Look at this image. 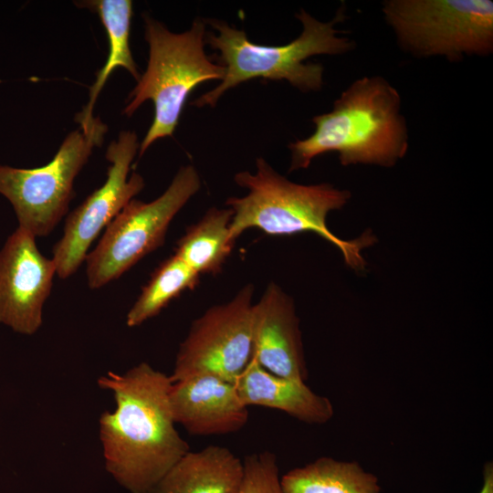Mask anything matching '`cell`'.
Wrapping results in <instances>:
<instances>
[{
	"mask_svg": "<svg viewBox=\"0 0 493 493\" xmlns=\"http://www.w3.org/2000/svg\"><path fill=\"white\" fill-rule=\"evenodd\" d=\"M302 24L301 34L283 46H264L251 42L243 30L226 22L206 20L217 34L206 33L205 43L219 52V61L225 68L220 83L191 102L195 107H215L228 89L253 79L287 80L302 92L319 91L323 85V67L319 63H305L317 55H342L351 51L355 43L340 37L334 26L342 22V5L330 22H321L305 10L296 14Z\"/></svg>",
	"mask_w": 493,
	"mask_h": 493,
	"instance_id": "cell-4",
	"label": "cell"
},
{
	"mask_svg": "<svg viewBox=\"0 0 493 493\" xmlns=\"http://www.w3.org/2000/svg\"><path fill=\"white\" fill-rule=\"evenodd\" d=\"M382 10L400 47L414 57L457 62L493 51L490 0H387Z\"/></svg>",
	"mask_w": 493,
	"mask_h": 493,
	"instance_id": "cell-6",
	"label": "cell"
},
{
	"mask_svg": "<svg viewBox=\"0 0 493 493\" xmlns=\"http://www.w3.org/2000/svg\"><path fill=\"white\" fill-rule=\"evenodd\" d=\"M257 171L239 172L235 182L247 190L242 197H230L226 205L232 209L229 238L236 242L246 230L257 228L272 236H287L303 232L315 233L331 243L342 254L344 262L352 269L363 270L366 262L362 250L372 246L375 236L366 231L358 238L343 240L327 226L330 212L341 209L351 193L332 184H299L276 172L265 159L256 161Z\"/></svg>",
	"mask_w": 493,
	"mask_h": 493,
	"instance_id": "cell-3",
	"label": "cell"
},
{
	"mask_svg": "<svg viewBox=\"0 0 493 493\" xmlns=\"http://www.w3.org/2000/svg\"><path fill=\"white\" fill-rule=\"evenodd\" d=\"M251 358L275 375L305 382L308 379L293 299L274 282L254 303Z\"/></svg>",
	"mask_w": 493,
	"mask_h": 493,
	"instance_id": "cell-12",
	"label": "cell"
},
{
	"mask_svg": "<svg viewBox=\"0 0 493 493\" xmlns=\"http://www.w3.org/2000/svg\"><path fill=\"white\" fill-rule=\"evenodd\" d=\"M282 493H381L377 477L356 461L322 456L280 477Z\"/></svg>",
	"mask_w": 493,
	"mask_h": 493,
	"instance_id": "cell-17",
	"label": "cell"
},
{
	"mask_svg": "<svg viewBox=\"0 0 493 493\" xmlns=\"http://www.w3.org/2000/svg\"><path fill=\"white\" fill-rule=\"evenodd\" d=\"M398 90L381 76L353 81L330 112L313 117L314 132L288 144L289 172L306 169L326 152L341 165L393 167L406 154L408 129Z\"/></svg>",
	"mask_w": 493,
	"mask_h": 493,
	"instance_id": "cell-2",
	"label": "cell"
},
{
	"mask_svg": "<svg viewBox=\"0 0 493 493\" xmlns=\"http://www.w3.org/2000/svg\"><path fill=\"white\" fill-rule=\"evenodd\" d=\"M240 493H282L278 459L270 451L252 453L243 459Z\"/></svg>",
	"mask_w": 493,
	"mask_h": 493,
	"instance_id": "cell-20",
	"label": "cell"
},
{
	"mask_svg": "<svg viewBox=\"0 0 493 493\" xmlns=\"http://www.w3.org/2000/svg\"><path fill=\"white\" fill-rule=\"evenodd\" d=\"M483 482L478 493H493V464L488 461L483 467Z\"/></svg>",
	"mask_w": 493,
	"mask_h": 493,
	"instance_id": "cell-21",
	"label": "cell"
},
{
	"mask_svg": "<svg viewBox=\"0 0 493 493\" xmlns=\"http://www.w3.org/2000/svg\"><path fill=\"white\" fill-rule=\"evenodd\" d=\"M98 14L107 32L109 54L104 66L89 89V100L82 111L76 115L79 124H88L94 117V104L108 78L116 68H123L138 81L140 73L130 47L132 2L130 0H89L77 2Z\"/></svg>",
	"mask_w": 493,
	"mask_h": 493,
	"instance_id": "cell-16",
	"label": "cell"
},
{
	"mask_svg": "<svg viewBox=\"0 0 493 493\" xmlns=\"http://www.w3.org/2000/svg\"><path fill=\"white\" fill-rule=\"evenodd\" d=\"M144 23L148 65L123 110V114L131 116L148 100L154 105L153 121L140 143L139 157L155 141L173 136L185 101L197 86L221 80L225 74L224 67L214 63L205 51L203 19H194L191 28L183 33L169 31L151 16H145Z\"/></svg>",
	"mask_w": 493,
	"mask_h": 493,
	"instance_id": "cell-5",
	"label": "cell"
},
{
	"mask_svg": "<svg viewBox=\"0 0 493 493\" xmlns=\"http://www.w3.org/2000/svg\"><path fill=\"white\" fill-rule=\"evenodd\" d=\"M200 275L175 254L163 260L152 272L129 310L126 324L137 327L158 315L184 291L194 289Z\"/></svg>",
	"mask_w": 493,
	"mask_h": 493,
	"instance_id": "cell-19",
	"label": "cell"
},
{
	"mask_svg": "<svg viewBox=\"0 0 493 493\" xmlns=\"http://www.w3.org/2000/svg\"><path fill=\"white\" fill-rule=\"evenodd\" d=\"M56 274L36 236L17 226L0 250V323L20 334L36 333Z\"/></svg>",
	"mask_w": 493,
	"mask_h": 493,
	"instance_id": "cell-11",
	"label": "cell"
},
{
	"mask_svg": "<svg viewBox=\"0 0 493 493\" xmlns=\"http://www.w3.org/2000/svg\"><path fill=\"white\" fill-rule=\"evenodd\" d=\"M107 130L94 117L67 135L48 163L32 169L0 165V194L12 205L19 227L36 237L52 232L68 210L76 176Z\"/></svg>",
	"mask_w": 493,
	"mask_h": 493,
	"instance_id": "cell-7",
	"label": "cell"
},
{
	"mask_svg": "<svg viewBox=\"0 0 493 493\" xmlns=\"http://www.w3.org/2000/svg\"><path fill=\"white\" fill-rule=\"evenodd\" d=\"M171 384L170 376L147 362L98 379L116 402L115 411L99 419L105 468L130 493H143L191 451L175 428Z\"/></svg>",
	"mask_w": 493,
	"mask_h": 493,
	"instance_id": "cell-1",
	"label": "cell"
},
{
	"mask_svg": "<svg viewBox=\"0 0 493 493\" xmlns=\"http://www.w3.org/2000/svg\"><path fill=\"white\" fill-rule=\"evenodd\" d=\"M245 405L282 411L306 424L323 425L334 414L329 398L313 392L305 381L275 375L253 358L235 382Z\"/></svg>",
	"mask_w": 493,
	"mask_h": 493,
	"instance_id": "cell-14",
	"label": "cell"
},
{
	"mask_svg": "<svg viewBox=\"0 0 493 493\" xmlns=\"http://www.w3.org/2000/svg\"><path fill=\"white\" fill-rule=\"evenodd\" d=\"M169 404L175 424L194 435L236 433L248 421V407L235 383L210 374L173 382Z\"/></svg>",
	"mask_w": 493,
	"mask_h": 493,
	"instance_id": "cell-13",
	"label": "cell"
},
{
	"mask_svg": "<svg viewBox=\"0 0 493 493\" xmlns=\"http://www.w3.org/2000/svg\"><path fill=\"white\" fill-rule=\"evenodd\" d=\"M243 460L211 445L189 451L143 493H240Z\"/></svg>",
	"mask_w": 493,
	"mask_h": 493,
	"instance_id": "cell-15",
	"label": "cell"
},
{
	"mask_svg": "<svg viewBox=\"0 0 493 493\" xmlns=\"http://www.w3.org/2000/svg\"><path fill=\"white\" fill-rule=\"evenodd\" d=\"M139 149L137 134L131 131H121L109 144L105 157L110 165L105 183L68 215L64 234L54 246L52 259L60 278L78 270L99 233L144 188L142 175L129 176Z\"/></svg>",
	"mask_w": 493,
	"mask_h": 493,
	"instance_id": "cell-10",
	"label": "cell"
},
{
	"mask_svg": "<svg viewBox=\"0 0 493 493\" xmlns=\"http://www.w3.org/2000/svg\"><path fill=\"white\" fill-rule=\"evenodd\" d=\"M231 208L212 207L178 240L175 255L197 274L216 275L235 243L229 238Z\"/></svg>",
	"mask_w": 493,
	"mask_h": 493,
	"instance_id": "cell-18",
	"label": "cell"
},
{
	"mask_svg": "<svg viewBox=\"0 0 493 493\" xmlns=\"http://www.w3.org/2000/svg\"><path fill=\"white\" fill-rule=\"evenodd\" d=\"M254 291L247 284L193 321L179 346L172 383L210 374L235 383L252 357Z\"/></svg>",
	"mask_w": 493,
	"mask_h": 493,
	"instance_id": "cell-9",
	"label": "cell"
},
{
	"mask_svg": "<svg viewBox=\"0 0 493 493\" xmlns=\"http://www.w3.org/2000/svg\"><path fill=\"white\" fill-rule=\"evenodd\" d=\"M195 168L182 166L167 189L151 202L131 200L107 226L97 246L86 257L90 288L120 278L143 257L160 247L176 214L200 189Z\"/></svg>",
	"mask_w": 493,
	"mask_h": 493,
	"instance_id": "cell-8",
	"label": "cell"
}]
</instances>
